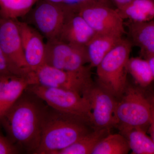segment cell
Returning a JSON list of instances; mask_svg holds the SVG:
<instances>
[{
    "mask_svg": "<svg viewBox=\"0 0 154 154\" xmlns=\"http://www.w3.org/2000/svg\"><path fill=\"white\" fill-rule=\"evenodd\" d=\"M0 47L19 74L30 76L17 19L0 18Z\"/></svg>",
    "mask_w": 154,
    "mask_h": 154,
    "instance_id": "30bf717a",
    "label": "cell"
},
{
    "mask_svg": "<svg viewBox=\"0 0 154 154\" xmlns=\"http://www.w3.org/2000/svg\"><path fill=\"white\" fill-rule=\"evenodd\" d=\"M117 10L123 19L131 22H148L154 18V2L152 0H133Z\"/></svg>",
    "mask_w": 154,
    "mask_h": 154,
    "instance_id": "e0dca14e",
    "label": "cell"
},
{
    "mask_svg": "<svg viewBox=\"0 0 154 154\" xmlns=\"http://www.w3.org/2000/svg\"><path fill=\"white\" fill-rule=\"evenodd\" d=\"M17 22L26 62L30 70L35 72L45 63V43L37 30L26 22Z\"/></svg>",
    "mask_w": 154,
    "mask_h": 154,
    "instance_id": "7c38bea8",
    "label": "cell"
},
{
    "mask_svg": "<svg viewBox=\"0 0 154 154\" xmlns=\"http://www.w3.org/2000/svg\"><path fill=\"white\" fill-rule=\"evenodd\" d=\"M33 85L70 90L82 96L93 85L91 69L82 72H69L46 64L33 72Z\"/></svg>",
    "mask_w": 154,
    "mask_h": 154,
    "instance_id": "8992f818",
    "label": "cell"
},
{
    "mask_svg": "<svg viewBox=\"0 0 154 154\" xmlns=\"http://www.w3.org/2000/svg\"><path fill=\"white\" fill-rule=\"evenodd\" d=\"M146 60L148 61L150 67L151 69L152 73L154 78V55L149 57Z\"/></svg>",
    "mask_w": 154,
    "mask_h": 154,
    "instance_id": "83f0119b",
    "label": "cell"
},
{
    "mask_svg": "<svg viewBox=\"0 0 154 154\" xmlns=\"http://www.w3.org/2000/svg\"><path fill=\"white\" fill-rule=\"evenodd\" d=\"M128 28L133 42L140 48L145 59L154 55V21L131 22Z\"/></svg>",
    "mask_w": 154,
    "mask_h": 154,
    "instance_id": "2e32d148",
    "label": "cell"
},
{
    "mask_svg": "<svg viewBox=\"0 0 154 154\" xmlns=\"http://www.w3.org/2000/svg\"><path fill=\"white\" fill-rule=\"evenodd\" d=\"M75 9L96 33L122 36L125 33L124 19L117 9L92 4L76 5Z\"/></svg>",
    "mask_w": 154,
    "mask_h": 154,
    "instance_id": "ba28073f",
    "label": "cell"
},
{
    "mask_svg": "<svg viewBox=\"0 0 154 154\" xmlns=\"http://www.w3.org/2000/svg\"><path fill=\"white\" fill-rule=\"evenodd\" d=\"M127 69L128 72L141 87H147L154 80L151 69L146 59L130 57Z\"/></svg>",
    "mask_w": 154,
    "mask_h": 154,
    "instance_id": "44dd1931",
    "label": "cell"
},
{
    "mask_svg": "<svg viewBox=\"0 0 154 154\" xmlns=\"http://www.w3.org/2000/svg\"><path fill=\"white\" fill-rule=\"evenodd\" d=\"M131 42L123 38L96 67L98 85L118 100L126 90Z\"/></svg>",
    "mask_w": 154,
    "mask_h": 154,
    "instance_id": "3957f363",
    "label": "cell"
},
{
    "mask_svg": "<svg viewBox=\"0 0 154 154\" xmlns=\"http://www.w3.org/2000/svg\"><path fill=\"white\" fill-rule=\"evenodd\" d=\"M153 105L140 90L127 87L116 107L115 126L120 131L132 128L145 130L150 125Z\"/></svg>",
    "mask_w": 154,
    "mask_h": 154,
    "instance_id": "277c9868",
    "label": "cell"
},
{
    "mask_svg": "<svg viewBox=\"0 0 154 154\" xmlns=\"http://www.w3.org/2000/svg\"><path fill=\"white\" fill-rule=\"evenodd\" d=\"M126 138L132 154H154V141L146 134L145 130L132 128L120 131Z\"/></svg>",
    "mask_w": 154,
    "mask_h": 154,
    "instance_id": "d6986e66",
    "label": "cell"
},
{
    "mask_svg": "<svg viewBox=\"0 0 154 154\" xmlns=\"http://www.w3.org/2000/svg\"><path fill=\"white\" fill-rule=\"evenodd\" d=\"M83 96L91 103V126L94 129H109L115 126L114 113L117 101L115 97L94 84Z\"/></svg>",
    "mask_w": 154,
    "mask_h": 154,
    "instance_id": "8fae6325",
    "label": "cell"
},
{
    "mask_svg": "<svg viewBox=\"0 0 154 154\" xmlns=\"http://www.w3.org/2000/svg\"><path fill=\"white\" fill-rule=\"evenodd\" d=\"M36 0H0V15L6 19H17L29 12Z\"/></svg>",
    "mask_w": 154,
    "mask_h": 154,
    "instance_id": "7402d4cb",
    "label": "cell"
},
{
    "mask_svg": "<svg viewBox=\"0 0 154 154\" xmlns=\"http://www.w3.org/2000/svg\"><path fill=\"white\" fill-rule=\"evenodd\" d=\"M77 5L101 4L111 7V0H76Z\"/></svg>",
    "mask_w": 154,
    "mask_h": 154,
    "instance_id": "d4e9b609",
    "label": "cell"
},
{
    "mask_svg": "<svg viewBox=\"0 0 154 154\" xmlns=\"http://www.w3.org/2000/svg\"><path fill=\"white\" fill-rule=\"evenodd\" d=\"M74 5L46 0L36 6L32 19L38 30L48 40L57 38Z\"/></svg>",
    "mask_w": 154,
    "mask_h": 154,
    "instance_id": "9c48e42d",
    "label": "cell"
},
{
    "mask_svg": "<svg viewBox=\"0 0 154 154\" xmlns=\"http://www.w3.org/2000/svg\"><path fill=\"white\" fill-rule=\"evenodd\" d=\"M151 132L152 135V137L154 139V105H153L152 108L151 121L150 125Z\"/></svg>",
    "mask_w": 154,
    "mask_h": 154,
    "instance_id": "4316f807",
    "label": "cell"
},
{
    "mask_svg": "<svg viewBox=\"0 0 154 154\" xmlns=\"http://www.w3.org/2000/svg\"><path fill=\"white\" fill-rule=\"evenodd\" d=\"M85 121L47 105L40 144L34 154H57L91 131Z\"/></svg>",
    "mask_w": 154,
    "mask_h": 154,
    "instance_id": "7a4b0ae2",
    "label": "cell"
},
{
    "mask_svg": "<svg viewBox=\"0 0 154 154\" xmlns=\"http://www.w3.org/2000/svg\"><path fill=\"white\" fill-rule=\"evenodd\" d=\"M32 85L30 76L8 75L0 77V119Z\"/></svg>",
    "mask_w": 154,
    "mask_h": 154,
    "instance_id": "5bb4252c",
    "label": "cell"
},
{
    "mask_svg": "<svg viewBox=\"0 0 154 154\" xmlns=\"http://www.w3.org/2000/svg\"><path fill=\"white\" fill-rule=\"evenodd\" d=\"M115 3L117 9H119L126 6L133 0H111Z\"/></svg>",
    "mask_w": 154,
    "mask_h": 154,
    "instance_id": "484cf974",
    "label": "cell"
},
{
    "mask_svg": "<svg viewBox=\"0 0 154 154\" xmlns=\"http://www.w3.org/2000/svg\"><path fill=\"white\" fill-rule=\"evenodd\" d=\"M126 138L121 134H109L97 144L91 154H127L130 151Z\"/></svg>",
    "mask_w": 154,
    "mask_h": 154,
    "instance_id": "ffe728a7",
    "label": "cell"
},
{
    "mask_svg": "<svg viewBox=\"0 0 154 154\" xmlns=\"http://www.w3.org/2000/svg\"><path fill=\"white\" fill-rule=\"evenodd\" d=\"M8 75H22L12 65L0 47V77Z\"/></svg>",
    "mask_w": 154,
    "mask_h": 154,
    "instance_id": "603a6c76",
    "label": "cell"
},
{
    "mask_svg": "<svg viewBox=\"0 0 154 154\" xmlns=\"http://www.w3.org/2000/svg\"><path fill=\"white\" fill-rule=\"evenodd\" d=\"M96 34L74 7L67 17L57 38L73 45L86 47Z\"/></svg>",
    "mask_w": 154,
    "mask_h": 154,
    "instance_id": "4fadbf2b",
    "label": "cell"
},
{
    "mask_svg": "<svg viewBox=\"0 0 154 154\" xmlns=\"http://www.w3.org/2000/svg\"><path fill=\"white\" fill-rule=\"evenodd\" d=\"M28 90L50 107L81 119L91 125V105L87 97L70 90L37 84L29 86Z\"/></svg>",
    "mask_w": 154,
    "mask_h": 154,
    "instance_id": "5b68a950",
    "label": "cell"
},
{
    "mask_svg": "<svg viewBox=\"0 0 154 154\" xmlns=\"http://www.w3.org/2000/svg\"><path fill=\"white\" fill-rule=\"evenodd\" d=\"M0 123L11 141L19 149L35 154L41 140L42 128L46 106L27 88Z\"/></svg>",
    "mask_w": 154,
    "mask_h": 154,
    "instance_id": "6da1fadb",
    "label": "cell"
},
{
    "mask_svg": "<svg viewBox=\"0 0 154 154\" xmlns=\"http://www.w3.org/2000/svg\"><path fill=\"white\" fill-rule=\"evenodd\" d=\"M20 153V149L14 144L8 136L0 131V154H15Z\"/></svg>",
    "mask_w": 154,
    "mask_h": 154,
    "instance_id": "cb8c5ba5",
    "label": "cell"
},
{
    "mask_svg": "<svg viewBox=\"0 0 154 154\" xmlns=\"http://www.w3.org/2000/svg\"><path fill=\"white\" fill-rule=\"evenodd\" d=\"M86 47L69 44L58 38L45 43V63L57 69L72 72H82L91 69Z\"/></svg>",
    "mask_w": 154,
    "mask_h": 154,
    "instance_id": "52a82bcc",
    "label": "cell"
},
{
    "mask_svg": "<svg viewBox=\"0 0 154 154\" xmlns=\"http://www.w3.org/2000/svg\"><path fill=\"white\" fill-rule=\"evenodd\" d=\"M122 38L117 35L96 33L86 47L90 66L96 67Z\"/></svg>",
    "mask_w": 154,
    "mask_h": 154,
    "instance_id": "9a60e30c",
    "label": "cell"
},
{
    "mask_svg": "<svg viewBox=\"0 0 154 154\" xmlns=\"http://www.w3.org/2000/svg\"><path fill=\"white\" fill-rule=\"evenodd\" d=\"M110 131L109 129H94L57 154H91L97 144L110 134Z\"/></svg>",
    "mask_w": 154,
    "mask_h": 154,
    "instance_id": "ac0fdd59",
    "label": "cell"
}]
</instances>
